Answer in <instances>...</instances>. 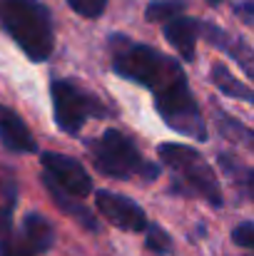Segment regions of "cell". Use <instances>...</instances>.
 Masks as SVG:
<instances>
[{"label":"cell","mask_w":254,"mask_h":256,"mask_svg":"<svg viewBox=\"0 0 254 256\" xmlns=\"http://www.w3.org/2000/svg\"><path fill=\"white\" fill-rule=\"evenodd\" d=\"M0 25L20 45V50L43 62L55 48L50 10L40 0H0Z\"/></svg>","instance_id":"1"},{"label":"cell","mask_w":254,"mask_h":256,"mask_svg":"<svg viewBox=\"0 0 254 256\" xmlns=\"http://www.w3.org/2000/svg\"><path fill=\"white\" fill-rule=\"evenodd\" d=\"M112 42H117L112 52V68L120 78H127L137 85H145L157 92L167 87L172 80H177L179 75H184L182 68L174 62V58L150 45L130 42L127 38H112Z\"/></svg>","instance_id":"2"},{"label":"cell","mask_w":254,"mask_h":256,"mask_svg":"<svg viewBox=\"0 0 254 256\" xmlns=\"http://www.w3.org/2000/svg\"><path fill=\"white\" fill-rule=\"evenodd\" d=\"M90 160H92L95 170L110 179H122V182H127L132 176L157 179V174H160L155 164L142 160L135 142L117 130H107L95 142H90Z\"/></svg>","instance_id":"3"},{"label":"cell","mask_w":254,"mask_h":256,"mask_svg":"<svg viewBox=\"0 0 254 256\" xmlns=\"http://www.w3.org/2000/svg\"><path fill=\"white\" fill-rule=\"evenodd\" d=\"M160 160L167 164L172 174L177 176L174 189L177 192H187V194H197L204 202H209L212 206H222V189L219 182L214 176V170L207 164V160L194 152L187 144H172L165 142L160 144Z\"/></svg>","instance_id":"4"},{"label":"cell","mask_w":254,"mask_h":256,"mask_svg":"<svg viewBox=\"0 0 254 256\" xmlns=\"http://www.w3.org/2000/svg\"><path fill=\"white\" fill-rule=\"evenodd\" d=\"M155 104H157V112L160 117L167 122L169 127L179 134H187V137H194L199 142L207 140V124H204V117L189 92L187 85V78L179 75L177 80H172L167 87L157 90L155 92Z\"/></svg>","instance_id":"5"},{"label":"cell","mask_w":254,"mask_h":256,"mask_svg":"<svg viewBox=\"0 0 254 256\" xmlns=\"http://www.w3.org/2000/svg\"><path fill=\"white\" fill-rule=\"evenodd\" d=\"M53 92V107H55V122L63 132L78 134L90 117H102L105 107L97 97L85 92L73 80H55L50 85Z\"/></svg>","instance_id":"6"},{"label":"cell","mask_w":254,"mask_h":256,"mask_svg":"<svg viewBox=\"0 0 254 256\" xmlns=\"http://www.w3.org/2000/svg\"><path fill=\"white\" fill-rule=\"evenodd\" d=\"M43 170H45V176L50 182H55L60 189H65L73 196H80L83 199V196H87L92 192L90 174L73 157H65L60 152H45L43 154Z\"/></svg>","instance_id":"7"},{"label":"cell","mask_w":254,"mask_h":256,"mask_svg":"<svg viewBox=\"0 0 254 256\" xmlns=\"http://www.w3.org/2000/svg\"><path fill=\"white\" fill-rule=\"evenodd\" d=\"M95 204H97L100 214L110 224H115V226H120L125 232H135L137 234V232H145V226H147V216H145L142 206L135 204L132 199L122 196V194L102 189V192L95 194Z\"/></svg>","instance_id":"8"},{"label":"cell","mask_w":254,"mask_h":256,"mask_svg":"<svg viewBox=\"0 0 254 256\" xmlns=\"http://www.w3.org/2000/svg\"><path fill=\"white\" fill-rule=\"evenodd\" d=\"M0 144L18 154L35 152V140H33L28 124L5 104H0Z\"/></svg>","instance_id":"9"},{"label":"cell","mask_w":254,"mask_h":256,"mask_svg":"<svg viewBox=\"0 0 254 256\" xmlns=\"http://www.w3.org/2000/svg\"><path fill=\"white\" fill-rule=\"evenodd\" d=\"M165 38L167 42L184 58V60H194V48H197V38H199V22L184 18L182 12L165 20Z\"/></svg>","instance_id":"10"},{"label":"cell","mask_w":254,"mask_h":256,"mask_svg":"<svg viewBox=\"0 0 254 256\" xmlns=\"http://www.w3.org/2000/svg\"><path fill=\"white\" fill-rule=\"evenodd\" d=\"M45 186H48V192H50V196H53V202L68 214V216H73V219H78L80 224H83L87 232H97L100 229V224H97V219H95V214L83 206L78 199L80 196H73V194H68L65 189H60L55 182H50L48 176H45Z\"/></svg>","instance_id":"11"},{"label":"cell","mask_w":254,"mask_h":256,"mask_svg":"<svg viewBox=\"0 0 254 256\" xmlns=\"http://www.w3.org/2000/svg\"><path fill=\"white\" fill-rule=\"evenodd\" d=\"M199 30H204V38H207L209 42H214V45L229 50V55L239 60V65L244 68V72L252 75V50H249L247 42H242V40H237V38L232 40L222 28H214V25H209V22H199Z\"/></svg>","instance_id":"12"},{"label":"cell","mask_w":254,"mask_h":256,"mask_svg":"<svg viewBox=\"0 0 254 256\" xmlns=\"http://www.w3.org/2000/svg\"><path fill=\"white\" fill-rule=\"evenodd\" d=\"M23 234H25V244L30 246L33 254H45L55 244V232H53L50 222L43 219L40 214H28L25 216Z\"/></svg>","instance_id":"13"},{"label":"cell","mask_w":254,"mask_h":256,"mask_svg":"<svg viewBox=\"0 0 254 256\" xmlns=\"http://www.w3.org/2000/svg\"><path fill=\"white\" fill-rule=\"evenodd\" d=\"M212 80H214V85L219 87L224 94L237 97L242 102H252V90H249V85H244L242 80H237L224 65H214L212 68Z\"/></svg>","instance_id":"14"},{"label":"cell","mask_w":254,"mask_h":256,"mask_svg":"<svg viewBox=\"0 0 254 256\" xmlns=\"http://www.w3.org/2000/svg\"><path fill=\"white\" fill-rule=\"evenodd\" d=\"M179 12H184V0H155V2L147 5L145 18L150 22H165Z\"/></svg>","instance_id":"15"},{"label":"cell","mask_w":254,"mask_h":256,"mask_svg":"<svg viewBox=\"0 0 254 256\" xmlns=\"http://www.w3.org/2000/svg\"><path fill=\"white\" fill-rule=\"evenodd\" d=\"M18 194H15V184L8 174H0V224L8 229V219H10V209L15 204Z\"/></svg>","instance_id":"16"},{"label":"cell","mask_w":254,"mask_h":256,"mask_svg":"<svg viewBox=\"0 0 254 256\" xmlns=\"http://www.w3.org/2000/svg\"><path fill=\"white\" fill-rule=\"evenodd\" d=\"M145 229H147V242H145V244H147L150 252L162 254V256L172 252V239H169V234L162 229V226H157V224L150 226V224H147Z\"/></svg>","instance_id":"17"},{"label":"cell","mask_w":254,"mask_h":256,"mask_svg":"<svg viewBox=\"0 0 254 256\" xmlns=\"http://www.w3.org/2000/svg\"><path fill=\"white\" fill-rule=\"evenodd\" d=\"M68 5L83 18H100L105 12L107 0H68Z\"/></svg>","instance_id":"18"},{"label":"cell","mask_w":254,"mask_h":256,"mask_svg":"<svg viewBox=\"0 0 254 256\" xmlns=\"http://www.w3.org/2000/svg\"><path fill=\"white\" fill-rule=\"evenodd\" d=\"M0 256H33L28 244H20L18 239L8 236V232H3L0 236Z\"/></svg>","instance_id":"19"},{"label":"cell","mask_w":254,"mask_h":256,"mask_svg":"<svg viewBox=\"0 0 254 256\" xmlns=\"http://www.w3.org/2000/svg\"><path fill=\"white\" fill-rule=\"evenodd\" d=\"M232 239L237 246L242 249H254V224L252 222H242L234 232H232Z\"/></svg>","instance_id":"20"},{"label":"cell","mask_w":254,"mask_h":256,"mask_svg":"<svg viewBox=\"0 0 254 256\" xmlns=\"http://www.w3.org/2000/svg\"><path fill=\"white\" fill-rule=\"evenodd\" d=\"M207 2H209V5H219L222 0H207Z\"/></svg>","instance_id":"21"}]
</instances>
